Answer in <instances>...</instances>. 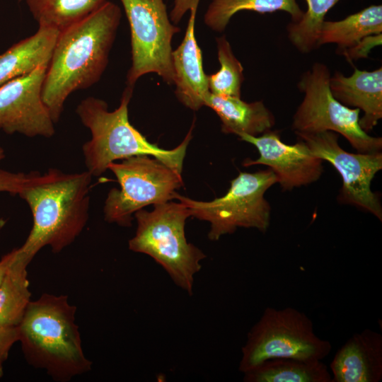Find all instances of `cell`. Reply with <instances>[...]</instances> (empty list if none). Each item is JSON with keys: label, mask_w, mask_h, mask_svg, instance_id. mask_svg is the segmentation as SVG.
Returning <instances> with one entry per match:
<instances>
[{"label": "cell", "mask_w": 382, "mask_h": 382, "mask_svg": "<svg viewBox=\"0 0 382 382\" xmlns=\"http://www.w3.org/2000/svg\"><path fill=\"white\" fill-rule=\"evenodd\" d=\"M6 156L4 149L0 146V161H1Z\"/></svg>", "instance_id": "cell-31"}, {"label": "cell", "mask_w": 382, "mask_h": 382, "mask_svg": "<svg viewBox=\"0 0 382 382\" xmlns=\"http://www.w3.org/2000/svg\"><path fill=\"white\" fill-rule=\"evenodd\" d=\"M131 33L132 65L127 85L134 87L143 75L155 73L174 83L171 41L180 29L172 24L163 0H120Z\"/></svg>", "instance_id": "cell-10"}, {"label": "cell", "mask_w": 382, "mask_h": 382, "mask_svg": "<svg viewBox=\"0 0 382 382\" xmlns=\"http://www.w3.org/2000/svg\"><path fill=\"white\" fill-rule=\"evenodd\" d=\"M276 183L277 178L270 168L255 173L241 172L231 181L227 192L221 197L198 201L176 192L174 199L190 209L191 216L209 221L208 237L217 241L239 227L265 232L270 226L271 207L265 193Z\"/></svg>", "instance_id": "cell-7"}, {"label": "cell", "mask_w": 382, "mask_h": 382, "mask_svg": "<svg viewBox=\"0 0 382 382\" xmlns=\"http://www.w3.org/2000/svg\"><path fill=\"white\" fill-rule=\"evenodd\" d=\"M150 156H132L109 164L108 169L120 188L108 193L103 207L106 221L131 226L133 214L146 206L170 201L183 185L181 173Z\"/></svg>", "instance_id": "cell-9"}, {"label": "cell", "mask_w": 382, "mask_h": 382, "mask_svg": "<svg viewBox=\"0 0 382 382\" xmlns=\"http://www.w3.org/2000/svg\"><path fill=\"white\" fill-rule=\"evenodd\" d=\"M382 33V6L371 5L337 21H324L322 23L318 46L336 44L342 54L357 45L362 39Z\"/></svg>", "instance_id": "cell-19"}, {"label": "cell", "mask_w": 382, "mask_h": 382, "mask_svg": "<svg viewBox=\"0 0 382 382\" xmlns=\"http://www.w3.org/2000/svg\"><path fill=\"white\" fill-rule=\"evenodd\" d=\"M382 43V33L369 35L362 39L357 45L347 50L342 54L350 63L354 60L367 58L370 51Z\"/></svg>", "instance_id": "cell-26"}, {"label": "cell", "mask_w": 382, "mask_h": 382, "mask_svg": "<svg viewBox=\"0 0 382 382\" xmlns=\"http://www.w3.org/2000/svg\"><path fill=\"white\" fill-rule=\"evenodd\" d=\"M245 382H332L323 360L294 358L268 359L244 373Z\"/></svg>", "instance_id": "cell-20"}, {"label": "cell", "mask_w": 382, "mask_h": 382, "mask_svg": "<svg viewBox=\"0 0 382 382\" xmlns=\"http://www.w3.org/2000/svg\"><path fill=\"white\" fill-rule=\"evenodd\" d=\"M18 340V326L0 327V364L8 359L11 348Z\"/></svg>", "instance_id": "cell-28"}, {"label": "cell", "mask_w": 382, "mask_h": 382, "mask_svg": "<svg viewBox=\"0 0 382 382\" xmlns=\"http://www.w3.org/2000/svg\"><path fill=\"white\" fill-rule=\"evenodd\" d=\"M24 1L39 26L59 31L84 18L110 0Z\"/></svg>", "instance_id": "cell-23"}, {"label": "cell", "mask_w": 382, "mask_h": 382, "mask_svg": "<svg viewBox=\"0 0 382 382\" xmlns=\"http://www.w3.org/2000/svg\"><path fill=\"white\" fill-rule=\"evenodd\" d=\"M197 9V6L190 8L184 38L172 52L175 94L183 105L195 111L205 106L210 93L207 75L203 69L202 52L195 35Z\"/></svg>", "instance_id": "cell-15"}, {"label": "cell", "mask_w": 382, "mask_h": 382, "mask_svg": "<svg viewBox=\"0 0 382 382\" xmlns=\"http://www.w3.org/2000/svg\"><path fill=\"white\" fill-rule=\"evenodd\" d=\"M18 1H22V0H18Z\"/></svg>", "instance_id": "cell-34"}, {"label": "cell", "mask_w": 382, "mask_h": 382, "mask_svg": "<svg viewBox=\"0 0 382 382\" xmlns=\"http://www.w3.org/2000/svg\"><path fill=\"white\" fill-rule=\"evenodd\" d=\"M5 224V221L4 220L1 221H0V230L2 228V227L4 226Z\"/></svg>", "instance_id": "cell-33"}, {"label": "cell", "mask_w": 382, "mask_h": 382, "mask_svg": "<svg viewBox=\"0 0 382 382\" xmlns=\"http://www.w3.org/2000/svg\"><path fill=\"white\" fill-rule=\"evenodd\" d=\"M76 309L66 295L43 293L29 303L18 325L26 361L54 381H69L92 367L82 348Z\"/></svg>", "instance_id": "cell-3"}, {"label": "cell", "mask_w": 382, "mask_h": 382, "mask_svg": "<svg viewBox=\"0 0 382 382\" xmlns=\"http://www.w3.org/2000/svg\"><path fill=\"white\" fill-rule=\"evenodd\" d=\"M29 173H14L0 169V192L18 195L24 187Z\"/></svg>", "instance_id": "cell-27"}, {"label": "cell", "mask_w": 382, "mask_h": 382, "mask_svg": "<svg viewBox=\"0 0 382 382\" xmlns=\"http://www.w3.org/2000/svg\"><path fill=\"white\" fill-rule=\"evenodd\" d=\"M133 88H125L119 107L113 111L108 110L105 100L95 97H87L77 105L76 112L91 134L90 140L82 146L86 170L92 176H98L117 160L148 155L182 173L194 122L184 140L173 149H163L149 142L129 120L128 106Z\"/></svg>", "instance_id": "cell-4"}, {"label": "cell", "mask_w": 382, "mask_h": 382, "mask_svg": "<svg viewBox=\"0 0 382 382\" xmlns=\"http://www.w3.org/2000/svg\"><path fill=\"white\" fill-rule=\"evenodd\" d=\"M216 40L220 69L216 73L207 75L209 92L216 96L241 98L243 67L224 35Z\"/></svg>", "instance_id": "cell-25"}, {"label": "cell", "mask_w": 382, "mask_h": 382, "mask_svg": "<svg viewBox=\"0 0 382 382\" xmlns=\"http://www.w3.org/2000/svg\"><path fill=\"white\" fill-rule=\"evenodd\" d=\"M332 382H378L382 379V335L366 328L337 350L330 366Z\"/></svg>", "instance_id": "cell-14"}, {"label": "cell", "mask_w": 382, "mask_h": 382, "mask_svg": "<svg viewBox=\"0 0 382 382\" xmlns=\"http://www.w3.org/2000/svg\"><path fill=\"white\" fill-rule=\"evenodd\" d=\"M29 264L18 248L0 284V327L18 326L31 301L27 272Z\"/></svg>", "instance_id": "cell-21"}, {"label": "cell", "mask_w": 382, "mask_h": 382, "mask_svg": "<svg viewBox=\"0 0 382 382\" xmlns=\"http://www.w3.org/2000/svg\"><path fill=\"white\" fill-rule=\"evenodd\" d=\"M4 375L3 364H0V378Z\"/></svg>", "instance_id": "cell-32"}, {"label": "cell", "mask_w": 382, "mask_h": 382, "mask_svg": "<svg viewBox=\"0 0 382 382\" xmlns=\"http://www.w3.org/2000/svg\"><path fill=\"white\" fill-rule=\"evenodd\" d=\"M340 0H306L307 10L301 18L291 22L286 28L287 37L296 49L308 54L319 47L321 25L327 13Z\"/></svg>", "instance_id": "cell-24"}, {"label": "cell", "mask_w": 382, "mask_h": 382, "mask_svg": "<svg viewBox=\"0 0 382 382\" xmlns=\"http://www.w3.org/2000/svg\"><path fill=\"white\" fill-rule=\"evenodd\" d=\"M332 345L314 332L310 318L292 307H267L248 333L239 371H249L263 361L278 358L323 360Z\"/></svg>", "instance_id": "cell-6"}, {"label": "cell", "mask_w": 382, "mask_h": 382, "mask_svg": "<svg viewBox=\"0 0 382 382\" xmlns=\"http://www.w3.org/2000/svg\"><path fill=\"white\" fill-rule=\"evenodd\" d=\"M239 138L254 145L260 154L256 160L246 159L243 166H268L284 191L315 183L323 173V161L314 156L300 139L294 144H286L279 132L272 129L259 136L242 134Z\"/></svg>", "instance_id": "cell-13"}, {"label": "cell", "mask_w": 382, "mask_h": 382, "mask_svg": "<svg viewBox=\"0 0 382 382\" xmlns=\"http://www.w3.org/2000/svg\"><path fill=\"white\" fill-rule=\"evenodd\" d=\"M134 216L137 227L129 241V249L152 257L177 286L192 295L195 275L206 255L186 239L190 209L180 201H168L154 205L151 212L141 209Z\"/></svg>", "instance_id": "cell-5"}, {"label": "cell", "mask_w": 382, "mask_h": 382, "mask_svg": "<svg viewBox=\"0 0 382 382\" xmlns=\"http://www.w3.org/2000/svg\"><path fill=\"white\" fill-rule=\"evenodd\" d=\"M199 0H175L174 6L170 11V19L178 23L184 13L193 6H198Z\"/></svg>", "instance_id": "cell-29"}, {"label": "cell", "mask_w": 382, "mask_h": 382, "mask_svg": "<svg viewBox=\"0 0 382 382\" xmlns=\"http://www.w3.org/2000/svg\"><path fill=\"white\" fill-rule=\"evenodd\" d=\"M205 106L212 108L221 122V131L238 137L259 136L271 130L275 117L262 100L247 103L241 98L209 94Z\"/></svg>", "instance_id": "cell-17"}, {"label": "cell", "mask_w": 382, "mask_h": 382, "mask_svg": "<svg viewBox=\"0 0 382 382\" xmlns=\"http://www.w3.org/2000/svg\"><path fill=\"white\" fill-rule=\"evenodd\" d=\"M295 134L314 156L330 163L340 175L342 186L339 202L369 212L381 221V200L371 190V184L382 169V153H349L340 146L338 134L332 131Z\"/></svg>", "instance_id": "cell-11"}, {"label": "cell", "mask_w": 382, "mask_h": 382, "mask_svg": "<svg viewBox=\"0 0 382 382\" xmlns=\"http://www.w3.org/2000/svg\"><path fill=\"white\" fill-rule=\"evenodd\" d=\"M121 16L120 8L109 1L59 31L42 88L43 103L54 123L72 93L90 88L101 78Z\"/></svg>", "instance_id": "cell-1"}, {"label": "cell", "mask_w": 382, "mask_h": 382, "mask_svg": "<svg viewBox=\"0 0 382 382\" xmlns=\"http://www.w3.org/2000/svg\"><path fill=\"white\" fill-rule=\"evenodd\" d=\"M330 76L328 66L321 62H315L302 74L298 88L303 98L293 116L294 133L332 131L343 136L358 152L381 151L382 138L369 135L359 126V109L348 108L333 97Z\"/></svg>", "instance_id": "cell-8"}, {"label": "cell", "mask_w": 382, "mask_h": 382, "mask_svg": "<svg viewBox=\"0 0 382 382\" xmlns=\"http://www.w3.org/2000/svg\"><path fill=\"white\" fill-rule=\"evenodd\" d=\"M92 177L87 170L67 173L57 168L42 174L29 173L18 194L29 206L33 220L29 235L18 248L29 263L45 246L60 253L83 231L89 217Z\"/></svg>", "instance_id": "cell-2"}, {"label": "cell", "mask_w": 382, "mask_h": 382, "mask_svg": "<svg viewBox=\"0 0 382 382\" xmlns=\"http://www.w3.org/2000/svg\"><path fill=\"white\" fill-rule=\"evenodd\" d=\"M241 11L260 13L285 11L290 14L293 23L299 21L304 13L296 0H212L204 21L210 29L221 33L226 29L231 18Z\"/></svg>", "instance_id": "cell-22"}, {"label": "cell", "mask_w": 382, "mask_h": 382, "mask_svg": "<svg viewBox=\"0 0 382 382\" xmlns=\"http://www.w3.org/2000/svg\"><path fill=\"white\" fill-rule=\"evenodd\" d=\"M47 65H40L0 87V130L28 137L54 135L55 123L42 98Z\"/></svg>", "instance_id": "cell-12"}, {"label": "cell", "mask_w": 382, "mask_h": 382, "mask_svg": "<svg viewBox=\"0 0 382 382\" xmlns=\"http://www.w3.org/2000/svg\"><path fill=\"white\" fill-rule=\"evenodd\" d=\"M58 34L55 28L39 26L35 34L0 54V87L40 65L48 64Z\"/></svg>", "instance_id": "cell-18"}, {"label": "cell", "mask_w": 382, "mask_h": 382, "mask_svg": "<svg viewBox=\"0 0 382 382\" xmlns=\"http://www.w3.org/2000/svg\"><path fill=\"white\" fill-rule=\"evenodd\" d=\"M17 248H13L8 253L5 254L0 259V284L4 279L6 273L15 258Z\"/></svg>", "instance_id": "cell-30"}, {"label": "cell", "mask_w": 382, "mask_h": 382, "mask_svg": "<svg viewBox=\"0 0 382 382\" xmlns=\"http://www.w3.org/2000/svg\"><path fill=\"white\" fill-rule=\"evenodd\" d=\"M330 88L333 97L344 105L362 110L359 118L361 128L368 133L382 118V67L360 70L345 76L335 71L330 79Z\"/></svg>", "instance_id": "cell-16"}]
</instances>
